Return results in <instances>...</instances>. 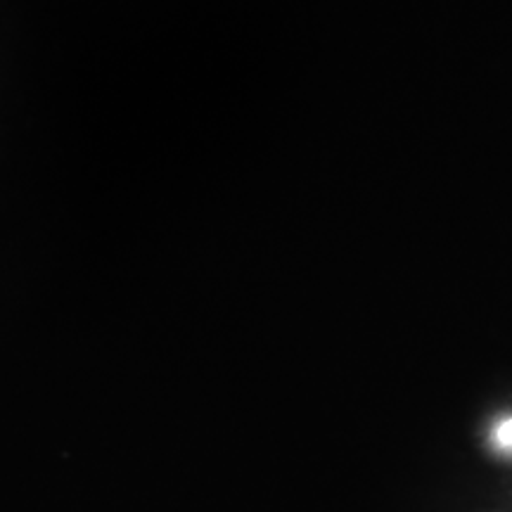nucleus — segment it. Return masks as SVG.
Listing matches in <instances>:
<instances>
[{
  "instance_id": "obj_1",
  "label": "nucleus",
  "mask_w": 512,
  "mask_h": 512,
  "mask_svg": "<svg viewBox=\"0 0 512 512\" xmlns=\"http://www.w3.org/2000/svg\"><path fill=\"white\" fill-rule=\"evenodd\" d=\"M496 439L501 441L503 446H512V418L503 420L496 430Z\"/></svg>"
}]
</instances>
